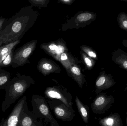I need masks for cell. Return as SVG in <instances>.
Instances as JSON below:
<instances>
[{
  "label": "cell",
  "instance_id": "e0dca14e",
  "mask_svg": "<svg viewBox=\"0 0 127 126\" xmlns=\"http://www.w3.org/2000/svg\"><path fill=\"white\" fill-rule=\"evenodd\" d=\"M50 61H44L39 64V71L46 75L53 72H58V67L55 66V64Z\"/></svg>",
  "mask_w": 127,
  "mask_h": 126
},
{
  "label": "cell",
  "instance_id": "52a82bcc",
  "mask_svg": "<svg viewBox=\"0 0 127 126\" xmlns=\"http://www.w3.org/2000/svg\"><path fill=\"white\" fill-rule=\"evenodd\" d=\"M115 101L113 95L101 92L97 95L91 104L92 111L97 114H103L107 111Z\"/></svg>",
  "mask_w": 127,
  "mask_h": 126
},
{
  "label": "cell",
  "instance_id": "7c38bea8",
  "mask_svg": "<svg viewBox=\"0 0 127 126\" xmlns=\"http://www.w3.org/2000/svg\"><path fill=\"white\" fill-rule=\"evenodd\" d=\"M42 47L51 56L59 60L61 55L65 53L66 50L65 46L61 42H52L48 44L42 45Z\"/></svg>",
  "mask_w": 127,
  "mask_h": 126
},
{
  "label": "cell",
  "instance_id": "ac0fdd59",
  "mask_svg": "<svg viewBox=\"0 0 127 126\" xmlns=\"http://www.w3.org/2000/svg\"><path fill=\"white\" fill-rule=\"evenodd\" d=\"M10 80V74L0 68V91L4 89L7 83Z\"/></svg>",
  "mask_w": 127,
  "mask_h": 126
},
{
  "label": "cell",
  "instance_id": "30bf717a",
  "mask_svg": "<svg viewBox=\"0 0 127 126\" xmlns=\"http://www.w3.org/2000/svg\"><path fill=\"white\" fill-rule=\"evenodd\" d=\"M116 84V82L111 74H106L105 71H102L95 81V94H98L102 91L112 87Z\"/></svg>",
  "mask_w": 127,
  "mask_h": 126
},
{
  "label": "cell",
  "instance_id": "6da1fadb",
  "mask_svg": "<svg viewBox=\"0 0 127 126\" xmlns=\"http://www.w3.org/2000/svg\"><path fill=\"white\" fill-rule=\"evenodd\" d=\"M34 13L31 6L21 8L4 22L0 30V46L21 40L32 27Z\"/></svg>",
  "mask_w": 127,
  "mask_h": 126
},
{
  "label": "cell",
  "instance_id": "ffe728a7",
  "mask_svg": "<svg viewBox=\"0 0 127 126\" xmlns=\"http://www.w3.org/2000/svg\"><path fill=\"white\" fill-rule=\"evenodd\" d=\"M96 15L95 14H91L89 13H84L78 15L77 18V20L79 22H84L89 20L95 18Z\"/></svg>",
  "mask_w": 127,
  "mask_h": 126
},
{
  "label": "cell",
  "instance_id": "cb8c5ba5",
  "mask_svg": "<svg viewBox=\"0 0 127 126\" xmlns=\"http://www.w3.org/2000/svg\"><path fill=\"white\" fill-rule=\"evenodd\" d=\"M29 2L33 5L34 6H43L45 4L46 0H30L29 1Z\"/></svg>",
  "mask_w": 127,
  "mask_h": 126
},
{
  "label": "cell",
  "instance_id": "83f0119b",
  "mask_svg": "<svg viewBox=\"0 0 127 126\" xmlns=\"http://www.w3.org/2000/svg\"><path fill=\"white\" fill-rule=\"evenodd\" d=\"M126 86H126V88L125 89V91H127V84H126Z\"/></svg>",
  "mask_w": 127,
  "mask_h": 126
},
{
  "label": "cell",
  "instance_id": "7a4b0ae2",
  "mask_svg": "<svg viewBox=\"0 0 127 126\" xmlns=\"http://www.w3.org/2000/svg\"><path fill=\"white\" fill-rule=\"evenodd\" d=\"M34 83L30 76L17 73L16 77L10 80L4 89L5 95L1 104L2 111H6Z\"/></svg>",
  "mask_w": 127,
  "mask_h": 126
},
{
  "label": "cell",
  "instance_id": "8992f818",
  "mask_svg": "<svg viewBox=\"0 0 127 126\" xmlns=\"http://www.w3.org/2000/svg\"><path fill=\"white\" fill-rule=\"evenodd\" d=\"M50 109L53 110L56 118L63 121H70L75 116L73 109L67 107L62 101L57 99L48 100Z\"/></svg>",
  "mask_w": 127,
  "mask_h": 126
},
{
  "label": "cell",
  "instance_id": "5bb4252c",
  "mask_svg": "<svg viewBox=\"0 0 127 126\" xmlns=\"http://www.w3.org/2000/svg\"><path fill=\"white\" fill-rule=\"evenodd\" d=\"M112 60L120 68L127 71V53L119 48L113 53Z\"/></svg>",
  "mask_w": 127,
  "mask_h": 126
},
{
  "label": "cell",
  "instance_id": "4fadbf2b",
  "mask_svg": "<svg viewBox=\"0 0 127 126\" xmlns=\"http://www.w3.org/2000/svg\"><path fill=\"white\" fill-rule=\"evenodd\" d=\"M99 124L101 126H124L120 115L118 113H112L100 119Z\"/></svg>",
  "mask_w": 127,
  "mask_h": 126
},
{
  "label": "cell",
  "instance_id": "2e32d148",
  "mask_svg": "<svg viewBox=\"0 0 127 126\" xmlns=\"http://www.w3.org/2000/svg\"><path fill=\"white\" fill-rule=\"evenodd\" d=\"M68 75L72 77L80 89H82L86 80L84 75L81 73L80 70L77 67L75 66L72 67Z\"/></svg>",
  "mask_w": 127,
  "mask_h": 126
},
{
  "label": "cell",
  "instance_id": "603a6c76",
  "mask_svg": "<svg viewBox=\"0 0 127 126\" xmlns=\"http://www.w3.org/2000/svg\"><path fill=\"white\" fill-rule=\"evenodd\" d=\"M83 58L86 65L87 66L88 68L89 69H92L94 66L95 64V62L93 60L88 57H87L85 54H83Z\"/></svg>",
  "mask_w": 127,
  "mask_h": 126
},
{
  "label": "cell",
  "instance_id": "484cf974",
  "mask_svg": "<svg viewBox=\"0 0 127 126\" xmlns=\"http://www.w3.org/2000/svg\"><path fill=\"white\" fill-rule=\"evenodd\" d=\"M60 1L62 2V3L66 4H70L72 2V1L71 0H62Z\"/></svg>",
  "mask_w": 127,
  "mask_h": 126
},
{
  "label": "cell",
  "instance_id": "44dd1931",
  "mask_svg": "<svg viewBox=\"0 0 127 126\" xmlns=\"http://www.w3.org/2000/svg\"><path fill=\"white\" fill-rule=\"evenodd\" d=\"M68 55L65 53L61 55V56H60V61L62 63L63 65H64L65 67L67 69L66 70H67V72L68 71V69H69L71 70V68H70L71 67V68L72 67L71 65V63H70Z\"/></svg>",
  "mask_w": 127,
  "mask_h": 126
},
{
  "label": "cell",
  "instance_id": "8fae6325",
  "mask_svg": "<svg viewBox=\"0 0 127 126\" xmlns=\"http://www.w3.org/2000/svg\"><path fill=\"white\" fill-rule=\"evenodd\" d=\"M38 119L29 110L27 102L21 114L18 126H44L42 121Z\"/></svg>",
  "mask_w": 127,
  "mask_h": 126
},
{
  "label": "cell",
  "instance_id": "277c9868",
  "mask_svg": "<svg viewBox=\"0 0 127 126\" xmlns=\"http://www.w3.org/2000/svg\"><path fill=\"white\" fill-rule=\"evenodd\" d=\"M45 97L48 100L57 99L62 101L67 107L73 109L72 95L67 89L62 86L49 87L44 91Z\"/></svg>",
  "mask_w": 127,
  "mask_h": 126
},
{
  "label": "cell",
  "instance_id": "4316f807",
  "mask_svg": "<svg viewBox=\"0 0 127 126\" xmlns=\"http://www.w3.org/2000/svg\"><path fill=\"white\" fill-rule=\"evenodd\" d=\"M122 44L124 46L127 48V39H125L123 40L122 42Z\"/></svg>",
  "mask_w": 127,
  "mask_h": 126
},
{
  "label": "cell",
  "instance_id": "f546056e",
  "mask_svg": "<svg viewBox=\"0 0 127 126\" xmlns=\"http://www.w3.org/2000/svg\"><path fill=\"white\" fill-rule=\"evenodd\" d=\"M122 1H127V0H122Z\"/></svg>",
  "mask_w": 127,
  "mask_h": 126
},
{
  "label": "cell",
  "instance_id": "7402d4cb",
  "mask_svg": "<svg viewBox=\"0 0 127 126\" xmlns=\"http://www.w3.org/2000/svg\"><path fill=\"white\" fill-rule=\"evenodd\" d=\"M82 49L90 57L92 58H95V59L97 60V54H96V53L95 51H93V50L91 49L90 48L86 47L85 46L82 47Z\"/></svg>",
  "mask_w": 127,
  "mask_h": 126
},
{
  "label": "cell",
  "instance_id": "5b68a950",
  "mask_svg": "<svg viewBox=\"0 0 127 126\" xmlns=\"http://www.w3.org/2000/svg\"><path fill=\"white\" fill-rule=\"evenodd\" d=\"M37 41L33 40L25 44L16 50L13 54L11 66L14 68L24 66L29 63L28 59L34 51Z\"/></svg>",
  "mask_w": 127,
  "mask_h": 126
},
{
  "label": "cell",
  "instance_id": "9a60e30c",
  "mask_svg": "<svg viewBox=\"0 0 127 126\" xmlns=\"http://www.w3.org/2000/svg\"><path fill=\"white\" fill-rule=\"evenodd\" d=\"M75 102L78 111L83 121L85 123H88L89 107L87 105L83 104L77 95L75 96Z\"/></svg>",
  "mask_w": 127,
  "mask_h": 126
},
{
  "label": "cell",
  "instance_id": "3957f363",
  "mask_svg": "<svg viewBox=\"0 0 127 126\" xmlns=\"http://www.w3.org/2000/svg\"><path fill=\"white\" fill-rule=\"evenodd\" d=\"M32 112L40 120H44L50 126H60L53 117L46 99L43 96L33 94L31 100Z\"/></svg>",
  "mask_w": 127,
  "mask_h": 126
},
{
  "label": "cell",
  "instance_id": "d4e9b609",
  "mask_svg": "<svg viewBox=\"0 0 127 126\" xmlns=\"http://www.w3.org/2000/svg\"><path fill=\"white\" fill-rule=\"evenodd\" d=\"M6 20V18L4 17H0V30H1V27H2V25L3 24L4 22Z\"/></svg>",
  "mask_w": 127,
  "mask_h": 126
},
{
  "label": "cell",
  "instance_id": "d6986e66",
  "mask_svg": "<svg viewBox=\"0 0 127 126\" xmlns=\"http://www.w3.org/2000/svg\"><path fill=\"white\" fill-rule=\"evenodd\" d=\"M117 22L119 27L127 32V14L125 12H121L118 15Z\"/></svg>",
  "mask_w": 127,
  "mask_h": 126
},
{
  "label": "cell",
  "instance_id": "ba28073f",
  "mask_svg": "<svg viewBox=\"0 0 127 126\" xmlns=\"http://www.w3.org/2000/svg\"><path fill=\"white\" fill-rule=\"evenodd\" d=\"M26 96H24L18 101L6 119L2 118L0 126H18L21 114L27 103Z\"/></svg>",
  "mask_w": 127,
  "mask_h": 126
},
{
  "label": "cell",
  "instance_id": "f1b7e54d",
  "mask_svg": "<svg viewBox=\"0 0 127 126\" xmlns=\"http://www.w3.org/2000/svg\"><path fill=\"white\" fill-rule=\"evenodd\" d=\"M126 126H127V119H126Z\"/></svg>",
  "mask_w": 127,
  "mask_h": 126
},
{
  "label": "cell",
  "instance_id": "9c48e42d",
  "mask_svg": "<svg viewBox=\"0 0 127 126\" xmlns=\"http://www.w3.org/2000/svg\"><path fill=\"white\" fill-rule=\"evenodd\" d=\"M21 40L0 46V68L11 66L13 58V50Z\"/></svg>",
  "mask_w": 127,
  "mask_h": 126
}]
</instances>
